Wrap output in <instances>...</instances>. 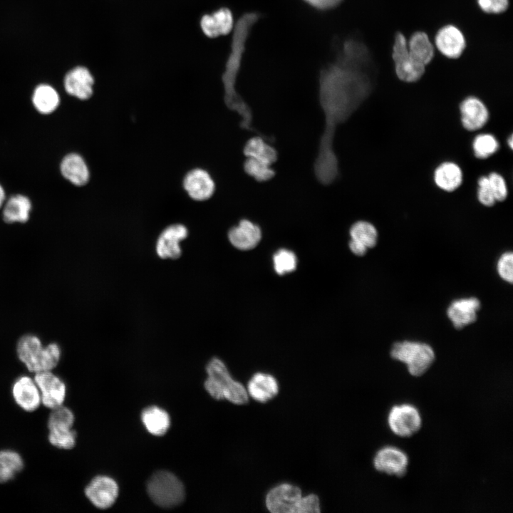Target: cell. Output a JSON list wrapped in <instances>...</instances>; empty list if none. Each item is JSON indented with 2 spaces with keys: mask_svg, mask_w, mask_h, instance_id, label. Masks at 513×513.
Returning <instances> with one entry per match:
<instances>
[{
  "mask_svg": "<svg viewBox=\"0 0 513 513\" xmlns=\"http://www.w3.org/2000/svg\"><path fill=\"white\" fill-rule=\"evenodd\" d=\"M32 103L38 113L48 115L57 109L60 103V97L56 90L51 86L41 84L33 90Z\"/></svg>",
  "mask_w": 513,
  "mask_h": 513,
  "instance_id": "83f0119b",
  "label": "cell"
},
{
  "mask_svg": "<svg viewBox=\"0 0 513 513\" xmlns=\"http://www.w3.org/2000/svg\"><path fill=\"white\" fill-rule=\"evenodd\" d=\"M75 416L71 410L63 405L52 409L48 419V429L73 428Z\"/></svg>",
  "mask_w": 513,
  "mask_h": 513,
  "instance_id": "d590c367",
  "label": "cell"
},
{
  "mask_svg": "<svg viewBox=\"0 0 513 513\" xmlns=\"http://www.w3.org/2000/svg\"><path fill=\"white\" fill-rule=\"evenodd\" d=\"M19 453L11 450H0V484L12 480L24 468Z\"/></svg>",
  "mask_w": 513,
  "mask_h": 513,
  "instance_id": "f546056e",
  "label": "cell"
},
{
  "mask_svg": "<svg viewBox=\"0 0 513 513\" xmlns=\"http://www.w3.org/2000/svg\"><path fill=\"white\" fill-rule=\"evenodd\" d=\"M182 188L196 202H205L216 193L217 183L210 171L202 167L188 170L182 178Z\"/></svg>",
  "mask_w": 513,
  "mask_h": 513,
  "instance_id": "ba28073f",
  "label": "cell"
},
{
  "mask_svg": "<svg viewBox=\"0 0 513 513\" xmlns=\"http://www.w3.org/2000/svg\"><path fill=\"white\" fill-rule=\"evenodd\" d=\"M433 179L438 188L447 192H452L461 186L463 172L457 163L445 161L435 169Z\"/></svg>",
  "mask_w": 513,
  "mask_h": 513,
  "instance_id": "cb8c5ba5",
  "label": "cell"
},
{
  "mask_svg": "<svg viewBox=\"0 0 513 513\" xmlns=\"http://www.w3.org/2000/svg\"><path fill=\"white\" fill-rule=\"evenodd\" d=\"M477 197L479 202L485 207H492L497 202L492 192L487 175L481 176L477 181Z\"/></svg>",
  "mask_w": 513,
  "mask_h": 513,
  "instance_id": "f35d334b",
  "label": "cell"
},
{
  "mask_svg": "<svg viewBox=\"0 0 513 513\" xmlns=\"http://www.w3.org/2000/svg\"><path fill=\"white\" fill-rule=\"evenodd\" d=\"M231 244L239 250L254 249L261 239L260 227L247 219H241L238 224L229 229L227 234Z\"/></svg>",
  "mask_w": 513,
  "mask_h": 513,
  "instance_id": "44dd1931",
  "label": "cell"
},
{
  "mask_svg": "<svg viewBox=\"0 0 513 513\" xmlns=\"http://www.w3.org/2000/svg\"><path fill=\"white\" fill-rule=\"evenodd\" d=\"M36 382L41 394V403L47 408L54 409L63 405L66 396V386L63 380L52 370L35 373Z\"/></svg>",
  "mask_w": 513,
  "mask_h": 513,
  "instance_id": "8fae6325",
  "label": "cell"
},
{
  "mask_svg": "<svg viewBox=\"0 0 513 513\" xmlns=\"http://www.w3.org/2000/svg\"><path fill=\"white\" fill-rule=\"evenodd\" d=\"M409 465L408 455L401 450L393 446H385L380 449L374 456L375 469L389 476L403 477Z\"/></svg>",
  "mask_w": 513,
  "mask_h": 513,
  "instance_id": "7c38bea8",
  "label": "cell"
},
{
  "mask_svg": "<svg viewBox=\"0 0 513 513\" xmlns=\"http://www.w3.org/2000/svg\"><path fill=\"white\" fill-rule=\"evenodd\" d=\"M392 58L395 64V74L403 82H416L425 73L426 66L411 56L408 47V40L401 32L395 35Z\"/></svg>",
  "mask_w": 513,
  "mask_h": 513,
  "instance_id": "52a82bcc",
  "label": "cell"
},
{
  "mask_svg": "<svg viewBox=\"0 0 513 513\" xmlns=\"http://www.w3.org/2000/svg\"><path fill=\"white\" fill-rule=\"evenodd\" d=\"M487 177L496 202L504 201L508 195V188L504 177L497 172H492Z\"/></svg>",
  "mask_w": 513,
  "mask_h": 513,
  "instance_id": "8d00e7d4",
  "label": "cell"
},
{
  "mask_svg": "<svg viewBox=\"0 0 513 513\" xmlns=\"http://www.w3.org/2000/svg\"><path fill=\"white\" fill-rule=\"evenodd\" d=\"M141 418L147 430L156 436L165 434L170 425V419L167 413L156 406L145 409L142 413Z\"/></svg>",
  "mask_w": 513,
  "mask_h": 513,
  "instance_id": "f1b7e54d",
  "label": "cell"
},
{
  "mask_svg": "<svg viewBox=\"0 0 513 513\" xmlns=\"http://www.w3.org/2000/svg\"><path fill=\"white\" fill-rule=\"evenodd\" d=\"M48 440L51 445L58 449L71 450L76 445V432L72 428L50 429Z\"/></svg>",
  "mask_w": 513,
  "mask_h": 513,
  "instance_id": "836d02e7",
  "label": "cell"
},
{
  "mask_svg": "<svg viewBox=\"0 0 513 513\" xmlns=\"http://www.w3.org/2000/svg\"><path fill=\"white\" fill-rule=\"evenodd\" d=\"M334 58L319 71L318 98L324 115L314 163L317 181L323 185L333 183L339 174L333 138L338 125L346 121L366 95L368 79L363 69L367 62L342 48L333 50Z\"/></svg>",
  "mask_w": 513,
  "mask_h": 513,
  "instance_id": "6da1fadb",
  "label": "cell"
},
{
  "mask_svg": "<svg viewBox=\"0 0 513 513\" xmlns=\"http://www.w3.org/2000/svg\"><path fill=\"white\" fill-rule=\"evenodd\" d=\"M507 142L509 148L512 150L513 148V136L512 135H510L509 138L507 139Z\"/></svg>",
  "mask_w": 513,
  "mask_h": 513,
  "instance_id": "f6af8a7d",
  "label": "cell"
},
{
  "mask_svg": "<svg viewBox=\"0 0 513 513\" xmlns=\"http://www.w3.org/2000/svg\"><path fill=\"white\" fill-rule=\"evenodd\" d=\"M301 498V491L298 487L282 484L269 492L266 497V505L273 513H297Z\"/></svg>",
  "mask_w": 513,
  "mask_h": 513,
  "instance_id": "4fadbf2b",
  "label": "cell"
},
{
  "mask_svg": "<svg viewBox=\"0 0 513 513\" xmlns=\"http://www.w3.org/2000/svg\"><path fill=\"white\" fill-rule=\"evenodd\" d=\"M319 512V499L316 494H311L301 498L297 513H314Z\"/></svg>",
  "mask_w": 513,
  "mask_h": 513,
  "instance_id": "60d3db41",
  "label": "cell"
},
{
  "mask_svg": "<svg viewBox=\"0 0 513 513\" xmlns=\"http://www.w3.org/2000/svg\"><path fill=\"white\" fill-rule=\"evenodd\" d=\"M499 142L490 133H480L472 141V150L477 159H487L494 155L499 149Z\"/></svg>",
  "mask_w": 513,
  "mask_h": 513,
  "instance_id": "1f68e13d",
  "label": "cell"
},
{
  "mask_svg": "<svg viewBox=\"0 0 513 513\" xmlns=\"http://www.w3.org/2000/svg\"><path fill=\"white\" fill-rule=\"evenodd\" d=\"M189 234L187 227L180 222L166 226L159 234L155 242V252L162 259H177L182 254L180 243Z\"/></svg>",
  "mask_w": 513,
  "mask_h": 513,
  "instance_id": "30bf717a",
  "label": "cell"
},
{
  "mask_svg": "<svg viewBox=\"0 0 513 513\" xmlns=\"http://www.w3.org/2000/svg\"><path fill=\"white\" fill-rule=\"evenodd\" d=\"M481 303L476 297L460 298L452 301L447 309V316L456 329L475 323Z\"/></svg>",
  "mask_w": 513,
  "mask_h": 513,
  "instance_id": "ffe728a7",
  "label": "cell"
},
{
  "mask_svg": "<svg viewBox=\"0 0 513 513\" xmlns=\"http://www.w3.org/2000/svg\"><path fill=\"white\" fill-rule=\"evenodd\" d=\"M269 141L273 142L274 138L256 135L245 142L243 154L246 157L272 165L278 159V152Z\"/></svg>",
  "mask_w": 513,
  "mask_h": 513,
  "instance_id": "603a6c76",
  "label": "cell"
},
{
  "mask_svg": "<svg viewBox=\"0 0 513 513\" xmlns=\"http://www.w3.org/2000/svg\"><path fill=\"white\" fill-rule=\"evenodd\" d=\"M274 268L276 274L284 275L294 271L297 265L296 254L286 249H279L273 256Z\"/></svg>",
  "mask_w": 513,
  "mask_h": 513,
  "instance_id": "e575fe53",
  "label": "cell"
},
{
  "mask_svg": "<svg viewBox=\"0 0 513 513\" xmlns=\"http://www.w3.org/2000/svg\"><path fill=\"white\" fill-rule=\"evenodd\" d=\"M60 171L63 177L76 187L86 186L90 180V170L84 157L78 153L67 154L61 160Z\"/></svg>",
  "mask_w": 513,
  "mask_h": 513,
  "instance_id": "7402d4cb",
  "label": "cell"
},
{
  "mask_svg": "<svg viewBox=\"0 0 513 513\" xmlns=\"http://www.w3.org/2000/svg\"><path fill=\"white\" fill-rule=\"evenodd\" d=\"M206 370L208 377L204 382V388L212 398L227 399L238 405L248 402L245 388L232 379L225 364L219 358H212L206 366Z\"/></svg>",
  "mask_w": 513,
  "mask_h": 513,
  "instance_id": "277c9868",
  "label": "cell"
},
{
  "mask_svg": "<svg viewBox=\"0 0 513 513\" xmlns=\"http://www.w3.org/2000/svg\"><path fill=\"white\" fill-rule=\"evenodd\" d=\"M234 24L233 11L226 5L210 14H204L200 21L202 31L209 38L227 36L232 32Z\"/></svg>",
  "mask_w": 513,
  "mask_h": 513,
  "instance_id": "9a60e30c",
  "label": "cell"
},
{
  "mask_svg": "<svg viewBox=\"0 0 513 513\" xmlns=\"http://www.w3.org/2000/svg\"><path fill=\"white\" fill-rule=\"evenodd\" d=\"M497 271L502 279L512 284L513 281V254L512 252H504L497 263Z\"/></svg>",
  "mask_w": 513,
  "mask_h": 513,
  "instance_id": "74e56055",
  "label": "cell"
},
{
  "mask_svg": "<svg viewBox=\"0 0 513 513\" xmlns=\"http://www.w3.org/2000/svg\"><path fill=\"white\" fill-rule=\"evenodd\" d=\"M408 47L411 56L425 66L433 59L435 46L425 32L413 33L408 40Z\"/></svg>",
  "mask_w": 513,
  "mask_h": 513,
  "instance_id": "4316f807",
  "label": "cell"
},
{
  "mask_svg": "<svg viewBox=\"0 0 513 513\" xmlns=\"http://www.w3.org/2000/svg\"><path fill=\"white\" fill-rule=\"evenodd\" d=\"M11 395L16 404L23 410L33 412L41 404L39 389L33 378L21 375L13 383Z\"/></svg>",
  "mask_w": 513,
  "mask_h": 513,
  "instance_id": "ac0fdd59",
  "label": "cell"
},
{
  "mask_svg": "<svg viewBox=\"0 0 513 513\" xmlns=\"http://www.w3.org/2000/svg\"><path fill=\"white\" fill-rule=\"evenodd\" d=\"M305 4L312 9L326 11L333 9L338 6L344 0H302Z\"/></svg>",
  "mask_w": 513,
  "mask_h": 513,
  "instance_id": "b9f144b4",
  "label": "cell"
},
{
  "mask_svg": "<svg viewBox=\"0 0 513 513\" xmlns=\"http://www.w3.org/2000/svg\"><path fill=\"white\" fill-rule=\"evenodd\" d=\"M247 390L252 398L264 403L278 393L279 385L272 375L257 373L249 381Z\"/></svg>",
  "mask_w": 513,
  "mask_h": 513,
  "instance_id": "d4e9b609",
  "label": "cell"
},
{
  "mask_svg": "<svg viewBox=\"0 0 513 513\" xmlns=\"http://www.w3.org/2000/svg\"><path fill=\"white\" fill-rule=\"evenodd\" d=\"M5 202V192L3 187L0 185V208Z\"/></svg>",
  "mask_w": 513,
  "mask_h": 513,
  "instance_id": "ee69618b",
  "label": "cell"
},
{
  "mask_svg": "<svg viewBox=\"0 0 513 513\" xmlns=\"http://www.w3.org/2000/svg\"><path fill=\"white\" fill-rule=\"evenodd\" d=\"M243 169L247 175L259 182H267L275 176L271 165L249 157L244 160Z\"/></svg>",
  "mask_w": 513,
  "mask_h": 513,
  "instance_id": "d6a6232c",
  "label": "cell"
},
{
  "mask_svg": "<svg viewBox=\"0 0 513 513\" xmlns=\"http://www.w3.org/2000/svg\"><path fill=\"white\" fill-rule=\"evenodd\" d=\"M261 16L262 14L258 11H247L242 14L235 21L230 50L224 62L221 81L224 90V103L229 110L236 112L241 117L240 128L264 136L262 133L253 127L252 110L236 88L247 41L254 25Z\"/></svg>",
  "mask_w": 513,
  "mask_h": 513,
  "instance_id": "7a4b0ae2",
  "label": "cell"
},
{
  "mask_svg": "<svg viewBox=\"0 0 513 513\" xmlns=\"http://www.w3.org/2000/svg\"><path fill=\"white\" fill-rule=\"evenodd\" d=\"M351 239L365 246L367 249L374 247L378 242V231L370 222L359 220L354 222L349 229Z\"/></svg>",
  "mask_w": 513,
  "mask_h": 513,
  "instance_id": "4dcf8cb0",
  "label": "cell"
},
{
  "mask_svg": "<svg viewBox=\"0 0 513 513\" xmlns=\"http://www.w3.org/2000/svg\"><path fill=\"white\" fill-rule=\"evenodd\" d=\"M147 493L154 503L162 508L179 505L185 497L181 481L172 473L160 470L154 473L147 484Z\"/></svg>",
  "mask_w": 513,
  "mask_h": 513,
  "instance_id": "8992f818",
  "label": "cell"
},
{
  "mask_svg": "<svg viewBox=\"0 0 513 513\" xmlns=\"http://www.w3.org/2000/svg\"><path fill=\"white\" fill-rule=\"evenodd\" d=\"M19 359L32 373L53 370L61 357L60 346L51 343L43 346L40 338L31 334L23 336L17 342Z\"/></svg>",
  "mask_w": 513,
  "mask_h": 513,
  "instance_id": "3957f363",
  "label": "cell"
},
{
  "mask_svg": "<svg viewBox=\"0 0 513 513\" xmlns=\"http://www.w3.org/2000/svg\"><path fill=\"white\" fill-rule=\"evenodd\" d=\"M95 82V77L89 68L84 66H78L66 73L63 85L68 95L86 101L94 95Z\"/></svg>",
  "mask_w": 513,
  "mask_h": 513,
  "instance_id": "5bb4252c",
  "label": "cell"
},
{
  "mask_svg": "<svg viewBox=\"0 0 513 513\" xmlns=\"http://www.w3.org/2000/svg\"><path fill=\"white\" fill-rule=\"evenodd\" d=\"M461 123L468 131H476L482 128L489 118L486 105L479 98L468 96L460 105Z\"/></svg>",
  "mask_w": 513,
  "mask_h": 513,
  "instance_id": "d6986e66",
  "label": "cell"
},
{
  "mask_svg": "<svg viewBox=\"0 0 513 513\" xmlns=\"http://www.w3.org/2000/svg\"><path fill=\"white\" fill-rule=\"evenodd\" d=\"M390 430L400 437L407 438L415 435L422 427V418L418 408L410 404L392 407L388 415Z\"/></svg>",
  "mask_w": 513,
  "mask_h": 513,
  "instance_id": "9c48e42d",
  "label": "cell"
},
{
  "mask_svg": "<svg viewBox=\"0 0 513 513\" xmlns=\"http://www.w3.org/2000/svg\"><path fill=\"white\" fill-rule=\"evenodd\" d=\"M436 48L450 59L460 58L466 47V39L462 31L453 24L442 26L435 37Z\"/></svg>",
  "mask_w": 513,
  "mask_h": 513,
  "instance_id": "e0dca14e",
  "label": "cell"
},
{
  "mask_svg": "<svg viewBox=\"0 0 513 513\" xmlns=\"http://www.w3.org/2000/svg\"><path fill=\"white\" fill-rule=\"evenodd\" d=\"M480 9L489 14L504 12L509 6V0H477Z\"/></svg>",
  "mask_w": 513,
  "mask_h": 513,
  "instance_id": "ab89813d",
  "label": "cell"
},
{
  "mask_svg": "<svg viewBox=\"0 0 513 513\" xmlns=\"http://www.w3.org/2000/svg\"><path fill=\"white\" fill-rule=\"evenodd\" d=\"M85 494L97 508L107 509L114 504L118 495V487L112 478L97 476L85 488Z\"/></svg>",
  "mask_w": 513,
  "mask_h": 513,
  "instance_id": "2e32d148",
  "label": "cell"
},
{
  "mask_svg": "<svg viewBox=\"0 0 513 513\" xmlns=\"http://www.w3.org/2000/svg\"><path fill=\"white\" fill-rule=\"evenodd\" d=\"M390 357L406 365L409 373L414 377L423 375L435 360L432 347L427 343L403 341L393 344Z\"/></svg>",
  "mask_w": 513,
  "mask_h": 513,
  "instance_id": "5b68a950",
  "label": "cell"
},
{
  "mask_svg": "<svg viewBox=\"0 0 513 513\" xmlns=\"http://www.w3.org/2000/svg\"><path fill=\"white\" fill-rule=\"evenodd\" d=\"M348 244L349 249L351 252L358 256H362L365 255L368 251V249L365 246L352 239L350 240Z\"/></svg>",
  "mask_w": 513,
  "mask_h": 513,
  "instance_id": "7bdbcfd3",
  "label": "cell"
},
{
  "mask_svg": "<svg viewBox=\"0 0 513 513\" xmlns=\"http://www.w3.org/2000/svg\"><path fill=\"white\" fill-rule=\"evenodd\" d=\"M31 202L24 195L16 194L10 197L3 209V219L6 223L26 222L30 217Z\"/></svg>",
  "mask_w": 513,
  "mask_h": 513,
  "instance_id": "484cf974",
  "label": "cell"
}]
</instances>
